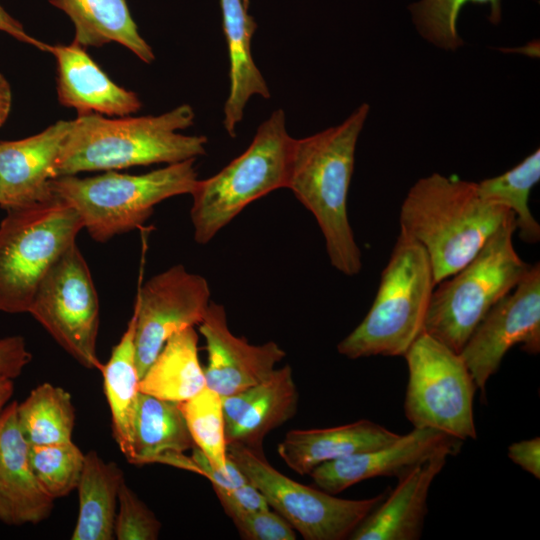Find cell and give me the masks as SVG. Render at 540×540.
Returning <instances> with one entry per match:
<instances>
[{
	"label": "cell",
	"instance_id": "ac0fdd59",
	"mask_svg": "<svg viewBox=\"0 0 540 540\" xmlns=\"http://www.w3.org/2000/svg\"><path fill=\"white\" fill-rule=\"evenodd\" d=\"M47 52L56 60L57 96L62 106L78 114L109 117L129 116L141 109L138 95L112 81L78 43L48 44Z\"/></svg>",
	"mask_w": 540,
	"mask_h": 540
},
{
	"label": "cell",
	"instance_id": "74e56055",
	"mask_svg": "<svg viewBox=\"0 0 540 540\" xmlns=\"http://www.w3.org/2000/svg\"><path fill=\"white\" fill-rule=\"evenodd\" d=\"M12 106L11 86L3 74L0 73V127L6 122Z\"/></svg>",
	"mask_w": 540,
	"mask_h": 540
},
{
	"label": "cell",
	"instance_id": "d590c367",
	"mask_svg": "<svg viewBox=\"0 0 540 540\" xmlns=\"http://www.w3.org/2000/svg\"><path fill=\"white\" fill-rule=\"evenodd\" d=\"M508 457L524 471L540 479V438L535 437L512 443L508 447Z\"/></svg>",
	"mask_w": 540,
	"mask_h": 540
},
{
	"label": "cell",
	"instance_id": "e575fe53",
	"mask_svg": "<svg viewBox=\"0 0 540 540\" xmlns=\"http://www.w3.org/2000/svg\"><path fill=\"white\" fill-rule=\"evenodd\" d=\"M32 355L25 340L19 335L0 339V374L12 379L18 377L31 361Z\"/></svg>",
	"mask_w": 540,
	"mask_h": 540
},
{
	"label": "cell",
	"instance_id": "4316f807",
	"mask_svg": "<svg viewBox=\"0 0 540 540\" xmlns=\"http://www.w3.org/2000/svg\"><path fill=\"white\" fill-rule=\"evenodd\" d=\"M136 311L111 356L100 371L111 411L113 436L121 452L132 458V424L139 395L140 376L135 354Z\"/></svg>",
	"mask_w": 540,
	"mask_h": 540
},
{
	"label": "cell",
	"instance_id": "44dd1931",
	"mask_svg": "<svg viewBox=\"0 0 540 540\" xmlns=\"http://www.w3.org/2000/svg\"><path fill=\"white\" fill-rule=\"evenodd\" d=\"M400 435L367 419L321 429H293L277 446L285 464L299 475L310 474L319 465L373 450Z\"/></svg>",
	"mask_w": 540,
	"mask_h": 540
},
{
	"label": "cell",
	"instance_id": "5bb4252c",
	"mask_svg": "<svg viewBox=\"0 0 540 540\" xmlns=\"http://www.w3.org/2000/svg\"><path fill=\"white\" fill-rule=\"evenodd\" d=\"M462 442L437 429L414 428L385 446L323 463L309 475L318 488L336 495L374 477L399 478L437 453L455 455Z\"/></svg>",
	"mask_w": 540,
	"mask_h": 540
},
{
	"label": "cell",
	"instance_id": "9a60e30c",
	"mask_svg": "<svg viewBox=\"0 0 540 540\" xmlns=\"http://www.w3.org/2000/svg\"><path fill=\"white\" fill-rule=\"evenodd\" d=\"M198 326L207 349L206 387L221 397L260 383L286 356L273 341L253 345L235 336L228 328L224 306L216 302H210Z\"/></svg>",
	"mask_w": 540,
	"mask_h": 540
},
{
	"label": "cell",
	"instance_id": "4fadbf2b",
	"mask_svg": "<svg viewBox=\"0 0 540 540\" xmlns=\"http://www.w3.org/2000/svg\"><path fill=\"white\" fill-rule=\"evenodd\" d=\"M210 302L207 280L181 264L154 275L139 287L134 310L140 379L174 333L201 323Z\"/></svg>",
	"mask_w": 540,
	"mask_h": 540
},
{
	"label": "cell",
	"instance_id": "3957f363",
	"mask_svg": "<svg viewBox=\"0 0 540 540\" xmlns=\"http://www.w3.org/2000/svg\"><path fill=\"white\" fill-rule=\"evenodd\" d=\"M369 109L362 103L342 123L294 139L290 161L287 189L313 214L331 265L346 276L357 275L362 269L347 198L356 145Z\"/></svg>",
	"mask_w": 540,
	"mask_h": 540
},
{
	"label": "cell",
	"instance_id": "836d02e7",
	"mask_svg": "<svg viewBox=\"0 0 540 540\" xmlns=\"http://www.w3.org/2000/svg\"><path fill=\"white\" fill-rule=\"evenodd\" d=\"M161 523L154 513L124 482L118 494L114 537L118 540H155Z\"/></svg>",
	"mask_w": 540,
	"mask_h": 540
},
{
	"label": "cell",
	"instance_id": "9c48e42d",
	"mask_svg": "<svg viewBox=\"0 0 540 540\" xmlns=\"http://www.w3.org/2000/svg\"><path fill=\"white\" fill-rule=\"evenodd\" d=\"M408 383L406 418L461 441L477 438L473 414L476 383L460 353L423 332L404 355Z\"/></svg>",
	"mask_w": 540,
	"mask_h": 540
},
{
	"label": "cell",
	"instance_id": "8fae6325",
	"mask_svg": "<svg viewBox=\"0 0 540 540\" xmlns=\"http://www.w3.org/2000/svg\"><path fill=\"white\" fill-rule=\"evenodd\" d=\"M28 313L82 366L100 371L103 364L96 353L99 300L90 269L76 243L47 271Z\"/></svg>",
	"mask_w": 540,
	"mask_h": 540
},
{
	"label": "cell",
	"instance_id": "f1b7e54d",
	"mask_svg": "<svg viewBox=\"0 0 540 540\" xmlns=\"http://www.w3.org/2000/svg\"><path fill=\"white\" fill-rule=\"evenodd\" d=\"M539 179L540 150L536 149L503 174L477 182L482 197L514 214L520 238L530 244L540 240V225L529 207L531 190Z\"/></svg>",
	"mask_w": 540,
	"mask_h": 540
},
{
	"label": "cell",
	"instance_id": "277c9868",
	"mask_svg": "<svg viewBox=\"0 0 540 540\" xmlns=\"http://www.w3.org/2000/svg\"><path fill=\"white\" fill-rule=\"evenodd\" d=\"M435 286L425 249L399 233L371 308L361 323L339 342L338 352L349 359L404 356L424 332Z\"/></svg>",
	"mask_w": 540,
	"mask_h": 540
},
{
	"label": "cell",
	"instance_id": "7c38bea8",
	"mask_svg": "<svg viewBox=\"0 0 540 540\" xmlns=\"http://www.w3.org/2000/svg\"><path fill=\"white\" fill-rule=\"evenodd\" d=\"M515 345L540 352V264L531 265L515 288L475 327L460 351L477 389L485 393L506 353Z\"/></svg>",
	"mask_w": 540,
	"mask_h": 540
},
{
	"label": "cell",
	"instance_id": "ab89813d",
	"mask_svg": "<svg viewBox=\"0 0 540 540\" xmlns=\"http://www.w3.org/2000/svg\"><path fill=\"white\" fill-rule=\"evenodd\" d=\"M245 2L248 4V3H249V0H245Z\"/></svg>",
	"mask_w": 540,
	"mask_h": 540
},
{
	"label": "cell",
	"instance_id": "603a6c76",
	"mask_svg": "<svg viewBox=\"0 0 540 540\" xmlns=\"http://www.w3.org/2000/svg\"><path fill=\"white\" fill-rule=\"evenodd\" d=\"M74 26L73 41L82 47L115 42L150 64L155 55L133 20L126 0H49Z\"/></svg>",
	"mask_w": 540,
	"mask_h": 540
},
{
	"label": "cell",
	"instance_id": "2e32d148",
	"mask_svg": "<svg viewBox=\"0 0 540 540\" xmlns=\"http://www.w3.org/2000/svg\"><path fill=\"white\" fill-rule=\"evenodd\" d=\"M71 120H59L27 138L0 141V207L6 211L56 198L54 165Z\"/></svg>",
	"mask_w": 540,
	"mask_h": 540
},
{
	"label": "cell",
	"instance_id": "52a82bcc",
	"mask_svg": "<svg viewBox=\"0 0 540 540\" xmlns=\"http://www.w3.org/2000/svg\"><path fill=\"white\" fill-rule=\"evenodd\" d=\"M515 230V220L502 226L467 264L436 284L424 332L460 353L478 323L531 266L514 248Z\"/></svg>",
	"mask_w": 540,
	"mask_h": 540
},
{
	"label": "cell",
	"instance_id": "4dcf8cb0",
	"mask_svg": "<svg viewBox=\"0 0 540 540\" xmlns=\"http://www.w3.org/2000/svg\"><path fill=\"white\" fill-rule=\"evenodd\" d=\"M467 3L489 5V21L493 24L500 22L501 0H420L411 4L409 10L424 39L444 50L455 51L463 45L457 21L462 7Z\"/></svg>",
	"mask_w": 540,
	"mask_h": 540
},
{
	"label": "cell",
	"instance_id": "d4e9b609",
	"mask_svg": "<svg viewBox=\"0 0 540 540\" xmlns=\"http://www.w3.org/2000/svg\"><path fill=\"white\" fill-rule=\"evenodd\" d=\"M122 470L113 462H105L95 451L85 454L77 486L79 514L72 540H111L118 494L124 483Z\"/></svg>",
	"mask_w": 540,
	"mask_h": 540
},
{
	"label": "cell",
	"instance_id": "7a4b0ae2",
	"mask_svg": "<svg viewBox=\"0 0 540 540\" xmlns=\"http://www.w3.org/2000/svg\"><path fill=\"white\" fill-rule=\"evenodd\" d=\"M513 220L509 209L482 197L477 182L439 173L414 183L399 214L400 233L425 249L436 284L461 269Z\"/></svg>",
	"mask_w": 540,
	"mask_h": 540
},
{
	"label": "cell",
	"instance_id": "5b68a950",
	"mask_svg": "<svg viewBox=\"0 0 540 540\" xmlns=\"http://www.w3.org/2000/svg\"><path fill=\"white\" fill-rule=\"evenodd\" d=\"M194 162L168 164L140 175L109 170L85 178L60 176L52 179L51 188L78 213L92 239L106 242L141 226L161 201L191 194L198 181Z\"/></svg>",
	"mask_w": 540,
	"mask_h": 540
},
{
	"label": "cell",
	"instance_id": "30bf717a",
	"mask_svg": "<svg viewBox=\"0 0 540 540\" xmlns=\"http://www.w3.org/2000/svg\"><path fill=\"white\" fill-rule=\"evenodd\" d=\"M228 457L264 496L269 507L281 515L305 540L349 538L366 516L385 498L336 497L322 489L301 484L276 470L258 452L240 444L227 445Z\"/></svg>",
	"mask_w": 540,
	"mask_h": 540
},
{
	"label": "cell",
	"instance_id": "f546056e",
	"mask_svg": "<svg viewBox=\"0 0 540 540\" xmlns=\"http://www.w3.org/2000/svg\"><path fill=\"white\" fill-rule=\"evenodd\" d=\"M178 406L194 446L213 468L230 474L234 463L227 455L222 397L206 387L192 398L179 402Z\"/></svg>",
	"mask_w": 540,
	"mask_h": 540
},
{
	"label": "cell",
	"instance_id": "6da1fadb",
	"mask_svg": "<svg viewBox=\"0 0 540 540\" xmlns=\"http://www.w3.org/2000/svg\"><path fill=\"white\" fill-rule=\"evenodd\" d=\"M194 119L188 104L140 117L78 114L56 159L54 178L196 159L206 154L207 138L179 133L192 126Z\"/></svg>",
	"mask_w": 540,
	"mask_h": 540
},
{
	"label": "cell",
	"instance_id": "cb8c5ba5",
	"mask_svg": "<svg viewBox=\"0 0 540 540\" xmlns=\"http://www.w3.org/2000/svg\"><path fill=\"white\" fill-rule=\"evenodd\" d=\"M204 388L206 379L194 327L174 333L139 382L140 392L176 403L192 398Z\"/></svg>",
	"mask_w": 540,
	"mask_h": 540
},
{
	"label": "cell",
	"instance_id": "ba28073f",
	"mask_svg": "<svg viewBox=\"0 0 540 540\" xmlns=\"http://www.w3.org/2000/svg\"><path fill=\"white\" fill-rule=\"evenodd\" d=\"M82 229L78 213L58 198L7 211L0 223L1 312H28L39 283Z\"/></svg>",
	"mask_w": 540,
	"mask_h": 540
},
{
	"label": "cell",
	"instance_id": "e0dca14e",
	"mask_svg": "<svg viewBox=\"0 0 540 540\" xmlns=\"http://www.w3.org/2000/svg\"><path fill=\"white\" fill-rule=\"evenodd\" d=\"M298 396L292 368L285 365L260 383L222 397L227 445L262 452L265 436L296 414Z\"/></svg>",
	"mask_w": 540,
	"mask_h": 540
},
{
	"label": "cell",
	"instance_id": "8d00e7d4",
	"mask_svg": "<svg viewBox=\"0 0 540 540\" xmlns=\"http://www.w3.org/2000/svg\"><path fill=\"white\" fill-rule=\"evenodd\" d=\"M0 31L7 33L11 37L18 41L32 45L41 51L47 52L48 44L37 40L30 36L24 29L23 25L12 17L1 5H0Z\"/></svg>",
	"mask_w": 540,
	"mask_h": 540
},
{
	"label": "cell",
	"instance_id": "f35d334b",
	"mask_svg": "<svg viewBox=\"0 0 540 540\" xmlns=\"http://www.w3.org/2000/svg\"><path fill=\"white\" fill-rule=\"evenodd\" d=\"M14 384L13 379L0 374V413L13 395Z\"/></svg>",
	"mask_w": 540,
	"mask_h": 540
},
{
	"label": "cell",
	"instance_id": "484cf974",
	"mask_svg": "<svg viewBox=\"0 0 540 540\" xmlns=\"http://www.w3.org/2000/svg\"><path fill=\"white\" fill-rule=\"evenodd\" d=\"M194 447L178 403L139 392L132 424L131 464L158 463Z\"/></svg>",
	"mask_w": 540,
	"mask_h": 540
},
{
	"label": "cell",
	"instance_id": "83f0119b",
	"mask_svg": "<svg viewBox=\"0 0 540 540\" xmlns=\"http://www.w3.org/2000/svg\"><path fill=\"white\" fill-rule=\"evenodd\" d=\"M17 423L29 445L71 441L75 409L69 392L42 383L16 406Z\"/></svg>",
	"mask_w": 540,
	"mask_h": 540
},
{
	"label": "cell",
	"instance_id": "d6986e66",
	"mask_svg": "<svg viewBox=\"0 0 540 540\" xmlns=\"http://www.w3.org/2000/svg\"><path fill=\"white\" fill-rule=\"evenodd\" d=\"M17 402L0 413V521L37 524L53 509L54 499L40 486L29 461V444L16 417Z\"/></svg>",
	"mask_w": 540,
	"mask_h": 540
},
{
	"label": "cell",
	"instance_id": "d6a6232c",
	"mask_svg": "<svg viewBox=\"0 0 540 540\" xmlns=\"http://www.w3.org/2000/svg\"><path fill=\"white\" fill-rule=\"evenodd\" d=\"M225 513L232 519L243 538L250 540H295L293 527L278 513L269 509L251 510L236 503L221 491H215Z\"/></svg>",
	"mask_w": 540,
	"mask_h": 540
},
{
	"label": "cell",
	"instance_id": "1f68e13d",
	"mask_svg": "<svg viewBox=\"0 0 540 540\" xmlns=\"http://www.w3.org/2000/svg\"><path fill=\"white\" fill-rule=\"evenodd\" d=\"M85 454L72 440L29 445L31 468L42 489L54 500L65 497L78 486Z\"/></svg>",
	"mask_w": 540,
	"mask_h": 540
},
{
	"label": "cell",
	"instance_id": "7402d4cb",
	"mask_svg": "<svg viewBox=\"0 0 540 540\" xmlns=\"http://www.w3.org/2000/svg\"><path fill=\"white\" fill-rule=\"evenodd\" d=\"M220 7L230 64L223 125L228 135L235 137L249 99L254 95L268 99L271 94L251 54V39L257 25L248 14V4L245 0H220Z\"/></svg>",
	"mask_w": 540,
	"mask_h": 540
},
{
	"label": "cell",
	"instance_id": "ffe728a7",
	"mask_svg": "<svg viewBox=\"0 0 540 540\" xmlns=\"http://www.w3.org/2000/svg\"><path fill=\"white\" fill-rule=\"evenodd\" d=\"M450 452L437 453L399 477L395 489L350 535L352 540H417L427 514L430 486Z\"/></svg>",
	"mask_w": 540,
	"mask_h": 540
},
{
	"label": "cell",
	"instance_id": "8992f818",
	"mask_svg": "<svg viewBox=\"0 0 540 540\" xmlns=\"http://www.w3.org/2000/svg\"><path fill=\"white\" fill-rule=\"evenodd\" d=\"M294 138L286 115L276 109L263 121L248 148L215 175L197 181L190 217L194 239L207 244L246 206L287 188Z\"/></svg>",
	"mask_w": 540,
	"mask_h": 540
}]
</instances>
